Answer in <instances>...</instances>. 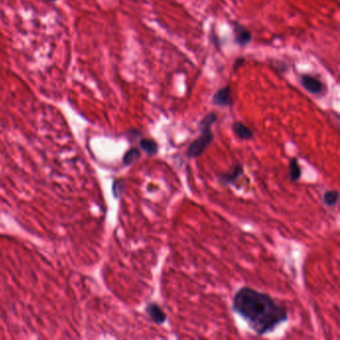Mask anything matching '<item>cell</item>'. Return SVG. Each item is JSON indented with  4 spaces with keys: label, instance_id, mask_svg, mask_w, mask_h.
I'll return each instance as SVG.
<instances>
[{
    "label": "cell",
    "instance_id": "cell-8",
    "mask_svg": "<svg viewBox=\"0 0 340 340\" xmlns=\"http://www.w3.org/2000/svg\"><path fill=\"white\" fill-rule=\"evenodd\" d=\"M233 131L235 133V135L241 139V140H245V141H250L254 138V132L252 129L248 127L247 125H245L244 123L240 122V121H236L233 124Z\"/></svg>",
    "mask_w": 340,
    "mask_h": 340
},
{
    "label": "cell",
    "instance_id": "cell-10",
    "mask_svg": "<svg viewBox=\"0 0 340 340\" xmlns=\"http://www.w3.org/2000/svg\"><path fill=\"white\" fill-rule=\"evenodd\" d=\"M339 199V193L336 190H331L327 191L323 195V203L327 207H334Z\"/></svg>",
    "mask_w": 340,
    "mask_h": 340
},
{
    "label": "cell",
    "instance_id": "cell-5",
    "mask_svg": "<svg viewBox=\"0 0 340 340\" xmlns=\"http://www.w3.org/2000/svg\"><path fill=\"white\" fill-rule=\"evenodd\" d=\"M253 34L245 25L236 22L234 24V41L240 46H247L252 42Z\"/></svg>",
    "mask_w": 340,
    "mask_h": 340
},
{
    "label": "cell",
    "instance_id": "cell-4",
    "mask_svg": "<svg viewBox=\"0 0 340 340\" xmlns=\"http://www.w3.org/2000/svg\"><path fill=\"white\" fill-rule=\"evenodd\" d=\"M300 84L308 93L313 95H319L324 90V84L318 78L309 74L300 76Z\"/></svg>",
    "mask_w": 340,
    "mask_h": 340
},
{
    "label": "cell",
    "instance_id": "cell-9",
    "mask_svg": "<svg viewBox=\"0 0 340 340\" xmlns=\"http://www.w3.org/2000/svg\"><path fill=\"white\" fill-rule=\"evenodd\" d=\"M140 147L148 156H155L159 152V145L152 139H142Z\"/></svg>",
    "mask_w": 340,
    "mask_h": 340
},
{
    "label": "cell",
    "instance_id": "cell-13",
    "mask_svg": "<svg viewBox=\"0 0 340 340\" xmlns=\"http://www.w3.org/2000/svg\"><path fill=\"white\" fill-rule=\"evenodd\" d=\"M245 62H246V58H245V57H239V58H237V59L235 60V62H234V66H233L234 71H235V72L238 71V70L244 65Z\"/></svg>",
    "mask_w": 340,
    "mask_h": 340
},
{
    "label": "cell",
    "instance_id": "cell-2",
    "mask_svg": "<svg viewBox=\"0 0 340 340\" xmlns=\"http://www.w3.org/2000/svg\"><path fill=\"white\" fill-rule=\"evenodd\" d=\"M216 120L217 116L213 112H210L201 120L199 124L201 135L189 145L186 151V156L188 158L195 159L201 157L211 146L213 141L212 126L216 122Z\"/></svg>",
    "mask_w": 340,
    "mask_h": 340
},
{
    "label": "cell",
    "instance_id": "cell-14",
    "mask_svg": "<svg viewBox=\"0 0 340 340\" xmlns=\"http://www.w3.org/2000/svg\"><path fill=\"white\" fill-rule=\"evenodd\" d=\"M49 1H55V0H49Z\"/></svg>",
    "mask_w": 340,
    "mask_h": 340
},
{
    "label": "cell",
    "instance_id": "cell-3",
    "mask_svg": "<svg viewBox=\"0 0 340 340\" xmlns=\"http://www.w3.org/2000/svg\"><path fill=\"white\" fill-rule=\"evenodd\" d=\"M213 105L218 106V107H231L234 104V99H233V93H232V88L231 85L223 86L219 88L214 94H213Z\"/></svg>",
    "mask_w": 340,
    "mask_h": 340
},
{
    "label": "cell",
    "instance_id": "cell-11",
    "mask_svg": "<svg viewBox=\"0 0 340 340\" xmlns=\"http://www.w3.org/2000/svg\"><path fill=\"white\" fill-rule=\"evenodd\" d=\"M301 177V168L298 165V159L293 158L290 162V178L291 181L297 182Z\"/></svg>",
    "mask_w": 340,
    "mask_h": 340
},
{
    "label": "cell",
    "instance_id": "cell-7",
    "mask_svg": "<svg viewBox=\"0 0 340 340\" xmlns=\"http://www.w3.org/2000/svg\"><path fill=\"white\" fill-rule=\"evenodd\" d=\"M244 174V167L240 164L235 165L232 170L225 174H222L219 176L218 180L219 183L222 184L223 186H229L234 184L236 181H238Z\"/></svg>",
    "mask_w": 340,
    "mask_h": 340
},
{
    "label": "cell",
    "instance_id": "cell-6",
    "mask_svg": "<svg viewBox=\"0 0 340 340\" xmlns=\"http://www.w3.org/2000/svg\"><path fill=\"white\" fill-rule=\"evenodd\" d=\"M146 312L153 322L156 324H163L167 320L166 313L155 302H151L146 306Z\"/></svg>",
    "mask_w": 340,
    "mask_h": 340
},
{
    "label": "cell",
    "instance_id": "cell-1",
    "mask_svg": "<svg viewBox=\"0 0 340 340\" xmlns=\"http://www.w3.org/2000/svg\"><path fill=\"white\" fill-rule=\"evenodd\" d=\"M233 309L260 336L271 333L289 318L285 306L279 305L269 295L250 287H243L235 294Z\"/></svg>",
    "mask_w": 340,
    "mask_h": 340
},
{
    "label": "cell",
    "instance_id": "cell-12",
    "mask_svg": "<svg viewBox=\"0 0 340 340\" xmlns=\"http://www.w3.org/2000/svg\"><path fill=\"white\" fill-rule=\"evenodd\" d=\"M140 157H141V152L139 151V149L132 148L125 154L124 159H123V163L129 166V165L135 163L137 160H139Z\"/></svg>",
    "mask_w": 340,
    "mask_h": 340
}]
</instances>
